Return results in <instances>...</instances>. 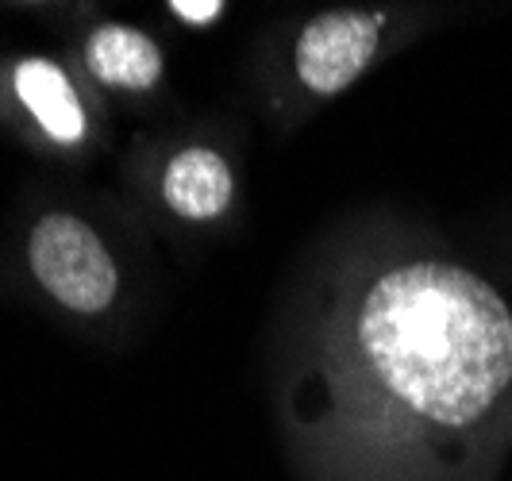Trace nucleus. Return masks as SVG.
<instances>
[{"label": "nucleus", "instance_id": "nucleus-3", "mask_svg": "<svg viewBox=\"0 0 512 481\" xmlns=\"http://www.w3.org/2000/svg\"><path fill=\"white\" fill-rule=\"evenodd\" d=\"M385 20L378 12H324L308 20L301 39H297V81L312 97H335L347 85H355L362 70L374 62L378 43H382Z\"/></svg>", "mask_w": 512, "mask_h": 481}, {"label": "nucleus", "instance_id": "nucleus-6", "mask_svg": "<svg viewBox=\"0 0 512 481\" xmlns=\"http://www.w3.org/2000/svg\"><path fill=\"white\" fill-rule=\"evenodd\" d=\"M16 97L54 143H77L85 135V108L77 101L74 81L47 58H24L12 74Z\"/></svg>", "mask_w": 512, "mask_h": 481}, {"label": "nucleus", "instance_id": "nucleus-5", "mask_svg": "<svg viewBox=\"0 0 512 481\" xmlns=\"http://www.w3.org/2000/svg\"><path fill=\"white\" fill-rule=\"evenodd\" d=\"M85 62L97 81L112 89L143 93L162 77V51L151 35L128 24H101L85 43Z\"/></svg>", "mask_w": 512, "mask_h": 481}, {"label": "nucleus", "instance_id": "nucleus-7", "mask_svg": "<svg viewBox=\"0 0 512 481\" xmlns=\"http://www.w3.org/2000/svg\"><path fill=\"white\" fill-rule=\"evenodd\" d=\"M170 12L178 16L181 24L205 27V24H216V20L224 16V4H220V0H174Z\"/></svg>", "mask_w": 512, "mask_h": 481}, {"label": "nucleus", "instance_id": "nucleus-1", "mask_svg": "<svg viewBox=\"0 0 512 481\" xmlns=\"http://www.w3.org/2000/svg\"><path fill=\"white\" fill-rule=\"evenodd\" d=\"M351 355L362 420L432 470L466 462L512 405V308L443 258L397 262L362 289Z\"/></svg>", "mask_w": 512, "mask_h": 481}, {"label": "nucleus", "instance_id": "nucleus-4", "mask_svg": "<svg viewBox=\"0 0 512 481\" xmlns=\"http://www.w3.org/2000/svg\"><path fill=\"white\" fill-rule=\"evenodd\" d=\"M231 193H235L231 166L212 147H185L162 170V201L189 224H208L224 216Z\"/></svg>", "mask_w": 512, "mask_h": 481}, {"label": "nucleus", "instance_id": "nucleus-2", "mask_svg": "<svg viewBox=\"0 0 512 481\" xmlns=\"http://www.w3.org/2000/svg\"><path fill=\"white\" fill-rule=\"evenodd\" d=\"M31 274L58 304L81 316H97L116 301L120 274L101 235L70 212L43 216L27 239Z\"/></svg>", "mask_w": 512, "mask_h": 481}]
</instances>
